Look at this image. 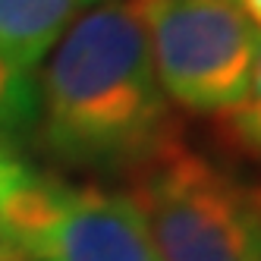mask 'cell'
<instances>
[{
  "label": "cell",
  "instance_id": "obj_2",
  "mask_svg": "<svg viewBox=\"0 0 261 261\" xmlns=\"http://www.w3.org/2000/svg\"><path fill=\"white\" fill-rule=\"evenodd\" d=\"M161 261H261V186H246L176 136L133 173Z\"/></svg>",
  "mask_w": 261,
  "mask_h": 261
},
{
  "label": "cell",
  "instance_id": "obj_3",
  "mask_svg": "<svg viewBox=\"0 0 261 261\" xmlns=\"http://www.w3.org/2000/svg\"><path fill=\"white\" fill-rule=\"evenodd\" d=\"M0 242L22 261H161L129 192L25 170L0 198Z\"/></svg>",
  "mask_w": 261,
  "mask_h": 261
},
{
  "label": "cell",
  "instance_id": "obj_1",
  "mask_svg": "<svg viewBox=\"0 0 261 261\" xmlns=\"http://www.w3.org/2000/svg\"><path fill=\"white\" fill-rule=\"evenodd\" d=\"M47 57L35 129L54 161L133 176L176 139L133 0L88 7Z\"/></svg>",
  "mask_w": 261,
  "mask_h": 261
},
{
  "label": "cell",
  "instance_id": "obj_5",
  "mask_svg": "<svg viewBox=\"0 0 261 261\" xmlns=\"http://www.w3.org/2000/svg\"><path fill=\"white\" fill-rule=\"evenodd\" d=\"M101 0H0V57L38 69L66 29Z\"/></svg>",
  "mask_w": 261,
  "mask_h": 261
},
{
  "label": "cell",
  "instance_id": "obj_6",
  "mask_svg": "<svg viewBox=\"0 0 261 261\" xmlns=\"http://www.w3.org/2000/svg\"><path fill=\"white\" fill-rule=\"evenodd\" d=\"M38 126V82L0 57V139L13 145Z\"/></svg>",
  "mask_w": 261,
  "mask_h": 261
},
{
  "label": "cell",
  "instance_id": "obj_8",
  "mask_svg": "<svg viewBox=\"0 0 261 261\" xmlns=\"http://www.w3.org/2000/svg\"><path fill=\"white\" fill-rule=\"evenodd\" d=\"M29 170V167L16 158V151H13V145H7L4 139H0V198L7 195V189L19 179L22 173Z\"/></svg>",
  "mask_w": 261,
  "mask_h": 261
},
{
  "label": "cell",
  "instance_id": "obj_7",
  "mask_svg": "<svg viewBox=\"0 0 261 261\" xmlns=\"http://www.w3.org/2000/svg\"><path fill=\"white\" fill-rule=\"evenodd\" d=\"M223 126H227L230 139L239 148H246L249 154H255L261 161V35H258V50H255L249 88L230 114H223Z\"/></svg>",
  "mask_w": 261,
  "mask_h": 261
},
{
  "label": "cell",
  "instance_id": "obj_4",
  "mask_svg": "<svg viewBox=\"0 0 261 261\" xmlns=\"http://www.w3.org/2000/svg\"><path fill=\"white\" fill-rule=\"evenodd\" d=\"M164 95L192 114H230L252 79L258 29L233 0H133Z\"/></svg>",
  "mask_w": 261,
  "mask_h": 261
},
{
  "label": "cell",
  "instance_id": "obj_9",
  "mask_svg": "<svg viewBox=\"0 0 261 261\" xmlns=\"http://www.w3.org/2000/svg\"><path fill=\"white\" fill-rule=\"evenodd\" d=\"M233 4L242 10V16H246V19L261 32V0H233Z\"/></svg>",
  "mask_w": 261,
  "mask_h": 261
},
{
  "label": "cell",
  "instance_id": "obj_10",
  "mask_svg": "<svg viewBox=\"0 0 261 261\" xmlns=\"http://www.w3.org/2000/svg\"><path fill=\"white\" fill-rule=\"evenodd\" d=\"M0 261H22V255L16 252V249H10V246H4V242H0Z\"/></svg>",
  "mask_w": 261,
  "mask_h": 261
}]
</instances>
